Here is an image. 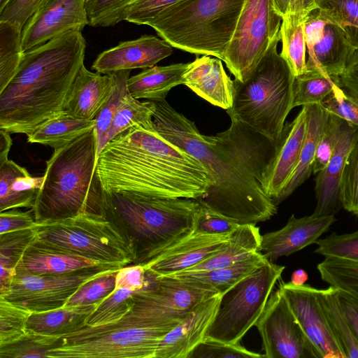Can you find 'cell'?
I'll return each mask as SVG.
<instances>
[{
  "mask_svg": "<svg viewBox=\"0 0 358 358\" xmlns=\"http://www.w3.org/2000/svg\"><path fill=\"white\" fill-rule=\"evenodd\" d=\"M153 101L156 131L198 160L211 177L212 185L197 199L201 205L239 225L256 224L276 214L277 205L262 187L276 144L235 119L224 131L203 135L166 99Z\"/></svg>",
  "mask_w": 358,
  "mask_h": 358,
  "instance_id": "obj_1",
  "label": "cell"
},
{
  "mask_svg": "<svg viewBox=\"0 0 358 358\" xmlns=\"http://www.w3.org/2000/svg\"><path fill=\"white\" fill-rule=\"evenodd\" d=\"M96 171L105 192L198 199L212 185L210 174L198 160L155 129L138 125L103 147Z\"/></svg>",
  "mask_w": 358,
  "mask_h": 358,
  "instance_id": "obj_2",
  "label": "cell"
},
{
  "mask_svg": "<svg viewBox=\"0 0 358 358\" xmlns=\"http://www.w3.org/2000/svg\"><path fill=\"white\" fill-rule=\"evenodd\" d=\"M85 50L82 31L71 30L25 51L16 74L0 92V129L29 136L63 112Z\"/></svg>",
  "mask_w": 358,
  "mask_h": 358,
  "instance_id": "obj_3",
  "label": "cell"
},
{
  "mask_svg": "<svg viewBox=\"0 0 358 358\" xmlns=\"http://www.w3.org/2000/svg\"><path fill=\"white\" fill-rule=\"evenodd\" d=\"M200 207L194 199L104 191L101 217L123 239L131 264L143 266L194 229Z\"/></svg>",
  "mask_w": 358,
  "mask_h": 358,
  "instance_id": "obj_4",
  "label": "cell"
},
{
  "mask_svg": "<svg viewBox=\"0 0 358 358\" xmlns=\"http://www.w3.org/2000/svg\"><path fill=\"white\" fill-rule=\"evenodd\" d=\"M96 161L94 129L55 149L46 162L43 182L31 208L37 223L81 213L101 216L104 190Z\"/></svg>",
  "mask_w": 358,
  "mask_h": 358,
  "instance_id": "obj_5",
  "label": "cell"
},
{
  "mask_svg": "<svg viewBox=\"0 0 358 358\" xmlns=\"http://www.w3.org/2000/svg\"><path fill=\"white\" fill-rule=\"evenodd\" d=\"M280 35L245 82L236 79L233 105L227 110L235 119L273 144L279 141L285 120L293 108L295 76L278 52Z\"/></svg>",
  "mask_w": 358,
  "mask_h": 358,
  "instance_id": "obj_6",
  "label": "cell"
},
{
  "mask_svg": "<svg viewBox=\"0 0 358 358\" xmlns=\"http://www.w3.org/2000/svg\"><path fill=\"white\" fill-rule=\"evenodd\" d=\"M245 0H181L145 25L173 48L222 61Z\"/></svg>",
  "mask_w": 358,
  "mask_h": 358,
  "instance_id": "obj_7",
  "label": "cell"
},
{
  "mask_svg": "<svg viewBox=\"0 0 358 358\" xmlns=\"http://www.w3.org/2000/svg\"><path fill=\"white\" fill-rule=\"evenodd\" d=\"M174 327L146 325L124 316L62 337L48 358H155L160 341Z\"/></svg>",
  "mask_w": 358,
  "mask_h": 358,
  "instance_id": "obj_8",
  "label": "cell"
},
{
  "mask_svg": "<svg viewBox=\"0 0 358 358\" xmlns=\"http://www.w3.org/2000/svg\"><path fill=\"white\" fill-rule=\"evenodd\" d=\"M36 239L54 248L103 264L130 265L131 258L123 239L101 216L81 213L56 221L36 223Z\"/></svg>",
  "mask_w": 358,
  "mask_h": 358,
  "instance_id": "obj_9",
  "label": "cell"
},
{
  "mask_svg": "<svg viewBox=\"0 0 358 358\" xmlns=\"http://www.w3.org/2000/svg\"><path fill=\"white\" fill-rule=\"evenodd\" d=\"M285 268L267 260L222 294L205 338L239 343L260 317Z\"/></svg>",
  "mask_w": 358,
  "mask_h": 358,
  "instance_id": "obj_10",
  "label": "cell"
},
{
  "mask_svg": "<svg viewBox=\"0 0 358 358\" xmlns=\"http://www.w3.org/2000/svg\"><path fill=\"white\" fill-rule=\"evenodd\" d=\"M132 294L134 306L125 316L155 327H176L198 306L218 294L213 290L172 276H153Z\"/></svg>",
  "mask_w": 358,
  "mask_h": 358,
  "instance_id": "obj_11",
  "label": "cell"
},
{
  "mask_svg": "<svg viewBox=\"0 0 358 358\" xmlns=\"http://www.w3.org/2000/svg\"><path fill=\"white\" fill-rule=\"evenodd\" d=\"M281 22L273 0H245L222 59L236 80L250 77L279 36Z\"/></svg>",
  "mask_w": 358,
  "mask_h": 358,
  "instance_id": "obj_12",
  "label": "cell"
},
{
  "mask_svg": "<svg viewBox=\"0 0 358 358\" xmlns=\"http://www.w3.org/2000/svg\"><path fill=\"white\" fill-rule=\"evenodd\" d=\"M120 268L99 265L63 274L16 272L10 287L0 298L31 312L50 310L63 307L86 282Z\"/></svg>",
  "mask_w": 358,
  "mask_h": 358,
  "instance_id": "obj_13",
  "label": "cell"
},
{
  "mask_svg": "<svg viewBox=\"0 0 358 358\" xmlns=\"http://www.w3.org/2000/svg\"><path fill=\"white\" fill-rule=\"evenodd\" d=\"M266 358H321L278 287L255 324Z\"/></svg>",
  "mask_w": 358,
  "mask_h": 358,
  "instance_id": "obj_14",
  "label": "cell"
},
{
  "mask_svg": "<svg viewBox=\"0 0 358 358\" xmlns=\"http://www.w3.org/2000/svg\"><path fill=\"white\" fill-rule=\"evenodd\" d=\"M304 31L307 71L341 76L355 51L341 29L315 8L307 16Z\"/></svg>",
  "mask_w": 358,
  "mask_h": 358,
  "instance_id": "obj_15",
  "label": "cell"
},
{
  "mask_svg": "<svg viewBox=\"0 0 358 358\" xmlns=\"http://www.w3.org/2000/svg\"><path fill=\"white\" fill-rule=\"evenodd\" d=\"M279 286L304 333L321 358H345L320 307L317 288L296 286L279 279Z\"/></svg>",
  "mask_w": 358,
  "mask_h": 358,
  "instance_id": "obj_16",
  "label": "cell"
},
{
  "mask_svg": "<svg viewBox=\"0 0 358 358\" xmlns=\"http://www.w3.org/2000/svg\"><path fill=\"white\" fill-rule=\"evenodd\" d=\"M89 25L85 0H50L37 10L22 30V45L27 51L71 30Z\"/></svg>",
  "mask_w": 358,
  "mask_h": 358,
  "instance_id": "obj_17",
  "label": "cell"
},
{
  "mask_svg": "<svg viewBox=\"0 0 358 358\" xmlns=\"http://www.w3.org/2000/svg\"><path fill=\"white\" fill-rule=\"evenodd\" d=\"M307 121V110L303 106L294 120L285 124L274 153L264 171L263 189L275 205L299 163Z\"/></svg>",
  "mask_w": 358,
  "mask_h": 358,
  "instance_id": "obj_18",
  "label": "cell"
},
{
  "mask_svg": "<svg viewBox=\"0 0 358 358\" xmlns=\"http://www.w3.org/2000/svg\"><path fill=\"white\" fill-rule=\"evenodd\" d=\"M231 234H209L193 229L143 265L145 273L166 276L189 268L217 252Z\"/></svg>",
  "mask_w": 358,
  "mask_h": 358,
  "instance_id": "obj_19",
  "label": "cell"
},
{
  "mask_svg": "<svg viewBox=\"0 0 358 358\" xmlns=\"http://www.w3.org/2000/svg\"><path fill=\"white\" fill-rule=\"evenodd\" d=\"M173 48L163 38L143 35L103 51L93 62L92 69L101 74L122 70L145 69L170 56Z\"/></svg>",
  "mask_w": 358,
  "mask_h": 358,
  "instance_id": "obj_20",
  "label": "cell"
},
{
  "mask_svg": "<svg viewBox=\"0 0 358 358\" xmlns=\"http://www.w3.org/2000/svg\"><path fill=\"white\" fill-rule=\"evenodd\" d=\"M334 215L296 217L293 214L280 229L262 236L259 252L270 262L314 244L335 222Z\"/></svg>",
  "mask_w": 358,
  "mask_h": 358,
  "instance_id": "obj_21",
  "label": "cell"
},
{
  "mask_svg": "<svg viewBox=\"0 0 358 358\" xmlns=\"http://www.w3.org/2000/svg\"><path fill=\"white\" fill-rule=\"evenodd\" d=\"M357 139V127L343 120L332 155L315 179L317 203L313 215H334L338 211L341 205L339 190L342 173L349 153Z\"/></svg>",
  "mask_w": 358,
  "mask_h": 358,
  "instance_id": "obj_22",
  "label": "cell"
},
{
  "mask_svg": "<svg viewBox=\"0 0 358 358\" xmlns=\"http://www.w3.org/2000/svg\"><path fill=\"white\" fill-rule=\"evenodd\" d=\"M220 296L216 294L204 301L167 333L157 347L155 358H187L204 340L217 310Z\"/></svg>",
  "mask_w": 358,
  "mask_h": 358,
  "instance_id": "obj_23",
  "label": "cell"
},
{
  "mask_svg": "<svg viewBox=\"0 0 358 358\" xmlns=\"http://www.w3.org/2000/svg\"><path fill=\"white\" fill-rule=\"evenodd\" d=\"M183 80V85L210 103L226 110L231 108L234 83L220 59L208 55L196 57L189 63Z\"/></svg>",
  "mask_w": 358,
  "mask_h": 358,
  "instance_id": "obj_24",
  "label": "cell"
},
{
  "mask_svg": "<svg viewBox=\"0 0 358 358\" xmlns=\"http://www.w3.org/2000/svg\"><path fill=\"white\" fill-rule=\"evenodd\" d=\"M111 90L108 74L92 72L83 64L73 82L64 111L77 118L94 120Z\"/></svg>",
  "mask_w": 358,
  "mask_h": 358,
  "instance_id": "obj_25",
  "label": "cell"
},
{
  "mask_svg": "<svg viewBox=\"0 0 358 358\" xmlns=\"http://www.w3.org/2000/svg\"><path fill=\"white\" fill-rule=\"evenodd\" d=\"M99 265L108 264L50 247L35 238L19 261L16 272L63 274Z\"/></svg>",
  "mask_w": 358,
  "mask_h": 358,
  "instance_id": "obj_26",
  "label": "cell"
},
{
  "mask_svg": "<svg viewBox=\"0 0 358 358\" xmlns=\"http://www.w3.org/2000/svg\"><path fill=\"white\" fill-rule=\"evenodd\" d=\"M44 177H33L12 160L0 164V212L13 208H32Z\"/></svg>",
  "mask_w": 358,
  "mask_h": 358,
  "instance_id": "obj_27",
  "label": "cell"
},
{
  "mask_svg": "<svg viewBox=\"0 0 358 358\" xmlns=\"http://www.w3.org/2000/svg\"><path fill=\"white\" fill-rule=\"evenodd\" d=\"M262 236L256 224L240 225L229 241L217 252L199 264L181 272L166 276H177L206 272L229 266L259 252Z\"/></svg>",
  "mask_w": 358,
  "mask_h": 358,
  "instance_id": "obj_28",
  "label": "cell"
},
{
  "mask_svg": "<svg viewBox=\"0 0 358 358\" xmlns=\"http://www.w3.org/2000/svg\"><path fill=\"white\" fill-rule=\"evenodd\" d=\"M188 66L189 63H179L145 69L129 77L127 82L128 92L136 99H166L171 89L183 84V75Z\"/></svg>",
  "mask_w": 358,
  "mask_h": 358,
  "instance_id": "obj_29",
  "label": "cell"
},
{
  "mask_svg": "<svg viewBox=\"0 0 358 358\" xmlns=\"http://www.w3.org/2000/svg\"><path fill=\"white\" fill-rule=\"evenodd\" d=\"M98 305L64 306L43 312H32L27 329L43 335L63 337L86 327L88 317Z\"/></svg>",
  "mask_w": 358,
  "mask_h": 358,
  "instance_id": "obj_30",
  "label": "cell"
},
{
  "mask_svg": "<svg viewBox=\"0 0 358 358\" xmlns=\"http://www.w3.org/2000/svg\"><path fill=\"white\" fill-rule=\"evenodd\" d=\"M307 110V129L301 148L297 166L282 194L278 203L291 195L313 173V164L317 147L329 114L321 104L304 106Z\"/></svg>",
  "mask_w": 358,
  "mask_h": 358,
  "instance_id": "obj_31",
  "label": "cell"
},
{
  "mask_svg": "<svg viewBox=\"0 0 358 358\" xmlns=\"http://www.w3.org/2000/svg\"><path fill=\"white\" fill-rule=\"evenodd\" d=\"M95 127V120H85L64 111L47 120L27 136V141L50 146L64 147Z\"/></svg>",
  "mask_w": 358,
  "mask_h": 358,
  "instance_id": "obj_32",
  "label": "cell"
},
{
  "mask_svg": "<svg viewBox=\"0 0 358 358\" xmlns=\"http://www.w3.org/2000/svg\"><path fill=\"white\" fill-rule=\"evenodd\" d=\"M267 260L262 252H257L227 266L202 273L172 277L201 285L222 295Z\"/></svg>",
  "mask_w": 358,
  "mask_h": 358,
  "instance_id": "obj_33",
  "label": "cell"
},
{
  "mask_svg": "<svg viewBox=\"0 0 358 358\" xmlns=\"http://www.w3.org/2000/svg\"><path fill=\"white\" fill-rule=\"evenodd\" d=\"M310 13H289L282 17L280 29L282 50L280 54L295 77L307 71L304 27Z\"/></svg>",
  "mask_w": 358,
  "mask_h": 358,
  "instance_id": "obj_34",
  "label": "cell"
},
{
  "mask_svg": "<svg viewBox=\"0 0 358 358\" xmlns=\"http://www.w3.org/2000/svg\"><path fill=\"white\" fill-rule=\"evenodd\" d=\"M317 294L329 327L345 358H358V340L341 307L338 289L329 285L326 289H317Z\"/></svg>",
  "mask_w": 358,
  "mask_h": 358,
  "instance_id": "obj_35",
  "label": "cell"
},
{
  "mask_svg": "<svg viewBox=\"0 0 358 358\" xmlns=\"http://www.w3.org/2000/svg\"><path fill=\"white\" fill-rule=\"evenodd\" d=\"M35 238L33 228L0 234V294L10 287L19 261Z\"/></svg>",
  "mask_w": 358,
  "mask_h": 358,
  "instance_id": "obj_36",
  "label": "cell"
},
{
  "mask_svg": "<svg viewBox=\"0 0 358 358\" xmlns=\"http://www.w3.org/2000/svg\"><path fill=\"white\" fill-rule=\"evenodd\" d=\"M155 110L153 101H140L127 94L113 119L103 141V147L119 134L136 125L149 131L155 130Z\"/></svg>",
  "mask_w": 358,
  "mask_h": 358,
  "instance_id": "obj_37",
  "label": "cell"
},
{
  "mask_svg": "<svg viewBox=\"0 0 358 358\" xmlns=\"http://www.w3.org/2000/svg\"><path fill=\"white\" fill-rule=\"evenodd\" d=\"M341 87L340 76L307 71L294 78L292 106L321 104L334 90Z\"/></svg>",
  "mask_w": 358,
  "mask_h": 358,
  "instance_id": "obj_38",
  "label": "cell"
},
{
  "mask_svg": "<svg viewBox=\"0 0 358 358\" xmlns=\"http://www.w3.org/2000/svg\"><path fill=\"white\" fill-rule=\"evenodd\" d=\"M22 30L17 26L0 21V92L16 74L24 51Z\"/></svg>",
  "mask_w": 358,
  "mask_h": 358,
  "instance_id": "obj_39",
  "label": "cell"
},
{
  "mask_svg": "<svg viewBox=\"0 0 358 358\" xmlns=\"http://www.w3.org/2000/svg\"><path fill=\"white\" fill-rule=\"evenodd\" d=\"M131 70L108 73L111 80L110 95L94 118L97 157L103 148V141L111 122L125 96L129 94L127 82Z\"/></svg>",
  "mask_w": 358,
  "mask_h": 358,
  "instance_id": "obj_40",
  "label": "cell"
},
{
  "mask_svg": "<svg viewBox=\"0 0 358 358\" xmlns=\"http://www.w3.org/2000/svg\"><path fill=\"white\" fill-rule=\"evenodd\" d=\"M322 15L338 26L358 50V0H315Z\"/></svg>",
  "mask_w": 358,
  "mask_h": 358,
  "instance_id": "obj_41",
  "label": "cell"
},
{
  "mask_svg": "<svg viewBox=\"0 0 358 358\" xmlns=\"http://www.w3.org/2000/svg\"><path fill=\"white\" fill-rule=\"evenodd\" d=\"M61 338L27 329L17 339L0 345V358L48 357L50 350L60 345Z\"/></svg>",
  "mask_w": 358,
  "mask_h": 358,
  "instance_id": "obj_42",
  "label": "cell"
},
{
  "mask_svg": "<svg viewBox=\"0 0 358 358\" xmlns=\"http://www.w3.org/2000/svg\"><path fill=\"white\" fill-rule=\"evenodd\" d=\"M317 269L324 282L358 298V262L324 257Z\"/></svg>",
  "mask_w": 358,
  "mask_h": 358,
  "instance_id": "obj_43",
  "label": "cell"
},
{
  "mask_svg": "<svg viewBox=\"0 0 358 358\" xmlns=\"http://www.w3.org/2000/svg\"><path fill=\"white\" fill-rule=\"evenodd\" d=\"M134 292L125 288L115 289L91 313L87 320V326H99L121 320L132 309Z\"/></svg>",
  "mask_w": 358,
  "mask_h": 358,
  "instance_id": "obj_44",
  "label": "cell"
},
{
  "mask_svg": "<svg viewBox=\"0 0 358 358\" xmlns=\"http://www.w3.org/2000/svg\"><path fill=\"white\" fill-rule=\"evenodd\" d=\"M118 270L110 271L86 282L64 306L100 304L115 292L116 273Z\"/></svg>",
  "mask_w": 358,
  "mask_h": 358,
  "instance_id": "obj_45",
  "label": "cell"
},
{
  "mask_svg": "<svg viewBox=\"0 0 358 358\" xmlns=\"http://www.w3.org/2000/svg\"><path fill=\"white\" fill-rule=\"evenodd\" d=\"M31 311L0 298V345L10 343L27 331Z\"/></svg>",
  "mask_w": 358,
  "mask_h": 358,
  "instance_id": "obj_46",
  "label": "cell"
},
{
  "mask_svg": "<svg viewBox=\"0 0 358 358\" xmlns=\"http://www.w3.org/2000/svg\"><path fill=\"white\" fill-rule=\"evenodd\" d=\"M314 252L324 257H334L358 262V229L351 233L335 232L315 243Z\"/></svg>",
  "mask_w": 358,
  "mask_h": 358,
  "instance_id": "obj_47",
  "label": "cell"
},
{
  "mask_svg": "<svg viewBox=\"0 0 358 358\" xmlns=\"http://www.w3.org/2000/svg\"><path fill=\"white\" fill-rule=\"evenodd\" d=\"M133 0H85L89 25L114 26L125 19V10Z\"/></svg>",
  "mask_w": 358,
  "mask_h": 358,
  "instance_id": "obj_48",
  "label": "cell"
},
{
  "mask_svg": "<svg viewBox=\"0 0 358 358\" xmlns=\"http://www.w3.org/2000/svg\"><path fill=\"white\" fill-rule=\"evenodd\" d=\"M339 199L345 210L358 216V139L349 153L342 173Z\"/></svg>",
  "mask_w": 358,
  "mask_h": 358,
  "instance_id": "obj_49",
  "label": "cell"
},
{
  "mask_svg": "<svg viewBox=\"0 0 358 358\" xmlns=\"http://www.w3.org/2000/svg\"><path fill=\"white\" fill-rule=\"evenodd\" d=\"M264 355L250 351L240 343H226L205 338L188 355L187 358H259Z\"/></svg>",
  "mask_w": 358,
  "mask_h": 358,
  "instance_id": "obj_50",
  "label": "cell"
},
{
  "mask_svg": "<svg viewBox=\"0 0 358 358\" xmlns=\"http://www.w3.org/2000/svg\"><path fill=\"white\" fill-rule=\"evenodd\" d=\"M343 121V119L329 113L316 150L313 164L314 174L323 170L328 164L336 144Z\"/></svg>",
  "mask_w": 358,
  "mask_h": 358,
  "instance_id": "obj_51",
  "label": "cell"
},
{
  "mask_svg": "<svg viewBox=\"0 0 358 358\" xmlns=\"http://www.w3.org/2000/svg\"><path fill=\"white\" fill-rule=\"evenodd\" d=\"M321 105L330 113L358 128V99L341 87L334 90Z\"/></svg>",
  "mask_w": 358,
  "mask_h": 358,
  "instance_id": "obj_52",
  "label": "cell"
},
{
  "mask_svg": "<svg viewBox=\"0 0 358 358\" xmlns=\"http://www.w3.org/2000/svg\"><path fill=\"white\" fill-rule=\"evenodd\" d=\"M50 0H8L0 8V21L22 29L27 20Z\"/></svg>",
  "mask_w": 358,
  "mask_h": 358,
  "instance_id": "obj_53",
  "label": "cell"
},
{
  "mask_svg": "<svg viewBox=\"0 0 358 358\" xmlns=\"http://www.w3.org/2000/svg\"><path fill=\"white\" fill-rule=\"evenodd\" d=\"M239 226L231 220L201 205L196 213L194 229L209 234H229Z\"/></svg>",
  "mask_w": 358,
  "mask_h": 358,
  "instance_id": "obj_54",
  "label": "cell"
},
{
  "mask_svg": "<svg viewBox=\"0 0 358 358\" xmlns=\"http://www.w3.org/2000/svg\"><path fill=\"white\" fill-rule=\"evenodd\" d=\"M181 0H133L125 10L124 20L138 25L146 23L164 9Z\"/></svg>",
  "mask_w": 358,
  "mask_h": 358,
  "instance_id": "obj_55",
  "label": "cell"
},
{
  "mask_svg": "<svg viewBox=\"0 0 358 358\" xmlns=\"http://www.w3.org/2000/svg\"><path fill=\"white\" fill-rule=\"evenodd\" d=\"M32 210L21 211L17 208L1 212L0 234L32 229L36 224Z\"/></svg>",
  "mask_w": 358,
  "mask_h": 358,
  "instance_id": "obj_56",
  "label": "cell"
},
{
  "mask_svg": "<svg viewBox=\"0 0 358 358\" xmlns=\"http://www.w3.org/2000/svg\"><path fill=\"white\" fill-rule=\"evenodd\" d=\"M145 282V267L141 264H131L123 266L117 271L115 289L125 288L136 292L141 289Z\"/></svg>",
  "mask_w": 358,
  "mask_h": 358,
  "instance_id": "obj_57",
  "label": "cell"
},
{
  "mask_svg": "<svg viewBox=\"0 0 358 358\" xmlns=\"http://www.w3.org/2000/svg\"><path fill=\"white\" fill-rule=\"evenodd\" d=\"M338 297L351 330L358 340V298L339 289Z\"/></svg>",
  "mask_w": 358,
  "mask_h": 358,
  "instance_id": "obj_58",
  "label": "cell"
},
{
  "mask_svg": "<svg viewBox=\"0 0 358 358\" xmlns=\"http://www.w3.org/2000/svg\"><path fill=\"white\" fill-rule=\"evenodd\" d=\"M273 3L281 17L289 13H310L317 8L315 0H273Z\"/></svg>",
  "mask_w": 358,
  "mask_h": 358,
  "instance_id": "obj_59",
  "label": "cell"
},
{
  "mask_svg": "<svg viewBox=\"0 0 358 358\" xmlns=\"http://www.w3.org/2000/svg\"><path fill=\"white\" fill-rule=\"evenodd\" d=\"M340 81L341 87L358 99V50L355 51L346 70L340 76Z\"/></svg>",
  "mask_w": 358,
  "mask_h": 358,
  "instance_id": "obj_60",
  "label": "cell"
},
{
  "mask_svg": "<svg viewBox=\"0 0 358 358\" xmlns=\"http://www.w3.org/2000/svg\"><path fill=\"white\" fill-rule=\"evenodd\" d=\"M12 145L10 133L0 129V164L8 160V155Z\"/></svg>",
  "mask_w": 358,
  "mask_h": 358,
  "instance_id": "obj_61",
  "label": "cell"
},
{
  "mask_svg": "<svg viewBox=\"0 0 358 358\" xmlns=\"http://www.w3.org/2000/svg\"><path fill=\"white\" fill-rule=\"evenodd\" d=\"M308 279V273L303 268H298L292 273L290 282L294 285L300 286L304 285Z\"/></svg>",
  "mask_w": 358,
  "mask_h": 358,
  "instance_id": "obj_62",
  "label": "cell"
},
{
  "mask_svg": "<svg viewBox=\"0 0 358 358\" xmlns=\"http://www.w3.org/2000/svg\"><path fill=\"white\" fill-rule=\"evenodd\" d=\"M7 1L8 0H0V8L2 7Z\"/></svg>",
  "mask_w": 358,
  "mask_h": 358,
  "instance_id": "obj_63",
  "label": "cell"
}]
</instances>
